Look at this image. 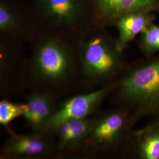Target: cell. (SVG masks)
<instances>
[{
    "label": "cell",
    "mask_w": 159,
    "mask_h": 159,
    "mask_svg": "<svg viewBox=\"0 0 159 159\" xmlns=\"http://www.w3.org/2000/svg\"><path fill=\"white\" fill-rule=\"evenodd\" d=\"M40 29L83 34L93 27L88 0H30Z\"/></svg>",
    "instance_id": "277c9868"
},
{
    "label": "cell",
    "mask_w": 159,
    "mask_h": 159,
    "mask_svg": "<svg viewBox=\"0 0 159 159\" xmlns=\"http://www.w3.org/2000/svg\"><path fill=\"white\" fill-rule=\"evenodd\" d=\"M93 27L107 29L114 26L127 12L143 10L159 12V0H88Z\"/></svg>",
    "instance_id": "52a82bcc"
},
{
    "label": "cell",
    "mask_w": 159,
    "mask_h": 159,
    "mask_svg": "<svg viewBox=\"0 0 159 159\" xmlns=\"http://www.w3.org/2000/svg\"><path fill=\"white\" fill-rule=\"evenodd\" d=\"M113 89V83L103 85L96 91L71 97L54 112L40 131H56L63 124L83 119L96 111Z\"/></svg>",
    "instance_id": "8992f818"
},
{
    "label": "cell",
    "mask_w": 159,
    "mask_h": 159,
    "mask_svg": "<svg viewBox=\"0 0 159 159\" xmlns=\"http://www.w3.org/2000/svg\"><path fill=\"white\" fill-rule=\"evenodd\" d=\"M28 111L24 117L36 130L40 131L52 116L53 100L46 94H33L27 97Z\"/></svg>",
    "instance_id": "7c38bea8"
},
{
    "label": "cell",
    "mask_w": 159,
    "mask_h": 159,
    "mask_svg": "<svg viewBox=\"0 0 159 159\" xmlns=\"http://www.w3.org/2000/svg\"><path fill=\"white\" fill-rule=\"evenodd\" d=\"M48 148L42 131L12 137L6 146L7 153L14 156H37L44 153Z\"/></svg>",
    "instance_id": "4fadbf2b"
},
{
    "label": "cell",
    "mask_w": 159,
    "mask_h": 159,
    "mask_svg": "<svg viewBox=\"0 0 159 159\" xmlns=\"http://www.w3.org/2000/svg\"><path fill=\"white\" fill-rule=\"evenodd\" d=\"M28 111L27 103H14L8 100L0 102V124L7 126L12 121L20 116H24Z\"/></svg>",
    "instance_id": "9a60e30c"
},
{
    "label": "cell",
    "mask_w": 159,
    "mask_h": 159,
    "mask_svg": "<svg viewBox=\"0 0 159 159\" xmlns=\"http://www.w3.org/2000/svg\"><path fill=\"white\" fill-rule=\"evenodd\" d=\"M134 123L130 114L118 107L97 119L89 139L101 149L114 150L125 147L127 152Z\"/></svg>",
    "instance_id": "5b68a950"
},
{
    "label": "cell",
    "mask_w": 159,
    "mask_h": 159,
    "mask_svg": "<svg viewBox=\"0 0 159 159\" xmlns=\"http://www.w3.org/2000/svg\"><path fill=\"white\" fill-rule=\"evenodd\" d=\"M40 30L29 2L0 0V33L3 36H23Z\"/></svg>",
    "instance_id": "ba28073f"
},
{
    "label": "cell",
    "mask_w": 159,
    "mask_h": 159,
    "mask_svg": "<svg viewBox=\"0 0 159 159\" xmlns=\"http://www.w3.org/2000/svg\"><path fill=\"white\" fill-rule=\"evenodd\" d=\"M79 41V56L83 73L94 84L113 83L127 64L116 38L105 28L92 27Z\"/></svg>",
    "instance_id": "7a4b0ae2"
},
{
    "label": "cell",
    "mask_w": 159,
    "mask_h": 159,
    "mask_svg": "<svg viewBox=\"0 0 159 159\" xmlns=\"http://www.w3.org/2000/svg\"><path fill=\"white\" fill-rule=\"evenodd\" d=\"M127 153L134 159H159V116L133 131Z\"/></svg>",
    "instance_id": "9c48e42d"
},
{
    "label": "cell",
    "mask_w": 159,
    "mask_h": 159,
    "mask_svg": "<svg viewBox=\"0 0 159 159\" xmlns=\"http://www.w3.org/2000/svg\"><path fill=\"white\" fill-rule=\"evenodd\" d=\"M154 20V12L143 10L129 12L120 17L114 24L118 32L116 40L120 50L124 51L131 41L142 34Z\"/></svg>",
    "instance_id": "30bf717a"
},
{
    "label": "cell",
    "mask_w": 159,
    "mask_h": 159,
    "mask_svg": "<svg viewBox=\"0 0 159 159\" xmlns=\"http://www.w3.org/2000/svg\"><path fill=\"white\" fill-rule=\"evenodd\" d=\"M138 46L144 56L148 57L159 52V25L152 23L139 35Z\"/></svg>",
    "instance_id": "5bb4252c"
},
{
    "label": "cell",
    "mask_w": 159,
    "mask_h": 159,
    "mask_svg": "<svg viewBox=\"0 0 159 159\" xmlns=\"http://www.w3.org/2000/svg\"><path fill=\"white\" fill-rule=\"evenodd\" d=\"M110 94L135 122L159 116V52L127 64Z\"/></svg>",
    "instance_id": "6da1fadb"
},
{
    "label": "cell",
    "mask_w": 159,
    "mask_h": 159,
    "mask_svg": "<svg viewBox=\"0 0 159 159\" xmlns=\"http://www.w3.org/2000/svg\"><path fill=\"white\" fill-rule=\"evenodd\" d=\"M34 42L31 66L39 79L58 82L65 79L72 71L77 47L69 40L68 33L40 29Z\"/></svg>",
    "instance_id": "3957f363"
},
{
    "label": "cell",
    "mask_w": 159,
    "mask_h": 159,
    "mask_svg": "<svg viewBox=\"0 0 159 159\" xmlns=\"http://www.w3.org/2000/svg\"><path fill=\"white\" fill-rule=\"evenodd\" d=\"M97 119L85 118L68 121L61 125L58 132V148L65 150L79 148L91 134Z\"/></svg>",
    "instance_id": "8fae6325"
}]
</instances>
